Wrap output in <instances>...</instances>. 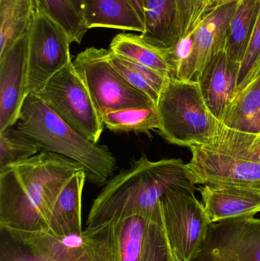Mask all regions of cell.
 Returning <instances> with one entry per match:
<instances>
[{"mask_svg": "<svg viewBox=\"0 0 260 261\" xmlns=\"http://www.w3.org/2000/svg\"><path fill=\"white\" fill-rule=\"evenodd\" d=\"M83 170L79 163L47 151L0 169V230L48 231L58 196Z\"/></svg>", "mask_w": 260, "mask_h": 261, "instance_id": "1", "label": "cell"}, {"mask_svg": "<svg viewBox=\"0 0 260 261\" xmlns=\"http://www.w3.org/2000/svg\"><path fill=\"white\" fill-rule=\"evenodd\" d=\"M195 185L183 160L151 161L142 155L104 185L90 208L86 227L133 216L155 217L163 213L161 199L166 192L175 189L195 193Z\"/></svg>", "mask_w": 260, "mask_h": 261, "instance_id": "2", "label": "cell"}, {"mask_svg": "<svg viewBox=\"0 0 260 261\" xmlns=\"http://www.w3.org/2000/svg\"><path fill=\"white\" fill-rule=\"evenodd\" d=\"M16 127L32 137L41 151L51 152L79 163L87 180L104 186L117 169V161L107 146L84 138L35 94L26 97Z\"/></svg>", "mask_w": 260, "mask_h": 261, "instance_id": "3", "label": "cell"}, {"mask_svg": "<svg viewBox=\"0 0 260 261\" xmlns=\"http://www.w3.org/2000/svg\"><path fill=\"white\" fill-rule=\"evenodd\" d=\"M159 132L175 145H207L213 142L221 123L208 108L199 84L169 77L159 96Z\"/></svg>", "mask_w": 260, "mask_h": 261, "instance_id": "4", "label": "cell"}, {"mask_svg": "<svg viewBox=\"0 0 260 261\" xmlns=\"http://www.w3.org/2000/svg\"><path fill=\"white\" fill-rule=\"evenodd\" d=\"M109 54L106 49L89 47L73 61L99 115L125 109L157 107L149 96L132 87L113 67Z\"/></svg>", "mask_w": 260, "mask_h": 261, "instance_id": "5", "label": "cell"}, {"mask_svg": "<svg viewBox=\"0 0 260 261\" xmlns=\"http://www.w3.org/2000/svg\"><path fill=\"white\" fill-rule=\"evenodd\" d=\"M35 95L73 129L98 144L104 128L102 118L73 61L52 76Z\"/></svg>", "mask_w": 260, "mask_h": 261, "instance_id": "6", "label": "cell"}, {"mask_svg": "<svg viewBox=\"0 0 260 261\" xmlns=\"http://www.w3.org/2000/svg\"><path fill=\"white\" fill-rule=\"evenodd\" d=\"M6 231V230H4ZM15 242L45 261H115L109 223L86 227L77 234L6 231Z\"/></svg>", "mask_w": 260, "mask_h": 261, "instance_id": "7", "label": "cell"}, {"mask_svg": "<svg viewBox=\"0 0 260 261\" xmlns=\"http://www.w3.org/2000/svg\"><path fill=\"white\" fill-rule=\"evenodd\" d=\"M166 232L178 261H192L199 252L209 225L203 202L193 192L172 189L161 199Z\"/></svg>", "mask_w": 260, "mask_h": 261, "instance_id": "8", "label": "cell"}, {"mask_svg": "<svg viewBox=\"0 0 260 261\" xmlns=\"http://www.w3.org/2000/svg\"><path fill=\"white\" fill-rule=\"evenodd\" d=\"M108 223L115 261H178L163 213L155 217L133 216Z\"/></svg>", "mask_w": 260, "mask_h": 261, "instance_id": "9", "label": "cell"}, {"mask_svg": "<svg viewBox=\"0 0 260 261\" xmlns=\"http://www.w3.org/2000/svg\"><path fill=\"white\" fill-rule=\"evenodd\" d=\"M28 35L27 96L38 93L73 61L68 35L45 14L35 10Z\"/></svg>", "mask_w": 260, "mask_h": 261, "instance_id": "10", "label": "cell"}, {"mask_svg": "<svg viewBox=\"0 0 260 261\" xmlns=\"http://www.w3.org/2000/svg\"><path fill=\"white\" fill-rule=\"evenodd\" d=\"M192 261H260V219L244 216L212 222Z\"/></svg>", "mask_w": 260, "mask_h": 261, "instance_id": "11", "label": "cell"}, {"mask_svg": "<svg viewBox=\"0 0 260 261\" xmlns=\"http://www.w3.org/2000/svg\"><path fill=\"white\" fill-rule=\"evenodd\" d=\"M188 164L195 184L232 185L260 192V162L217 151L207 146L190 147Z\"/></svg>", "mask_w": 260, "mask_h": 261, "instance_id": "12", "label": "cell"}, {"mask_svg": "<svg viewBox=\"0 0 260 261\" xmlns=\"http://www.w3.org/2000/svg\"><path fill=\"white\" fill-rule=\"evenodd\" d=\"M28 32L0 57V132L15 126L27 96Z\"/></svg>", "mask_w": 260, "mask_h": 261, "instance_id": "13", "label": "cell"}, {"mask_svg": "<svg viewBox=\"0 0 260 261\" xmlns=\"http://www.w3.org/2000/svg\"><path fill=\"white\" fill-rule=\"evenodd\" d=\"M238 1H215L209 8L195 32L188 81L198 83L212 57L224 50L229 25Z\"/></svg>", "mask_w": 260, "mask_h": 261, "instance_id": "14", "label": "cell"}, {"mask_svg": "<svg viewBox=\"0 0 260 261\" xmlns=\"http://www.w3.org/2000/svg\"><path fill=\"white\" fill-rule=\"evenodd\" d=\"M241 64L230 61L226 52L221 50L212 57L198 81L206 106L221 123L236 94Z\"/></svg>", "mask_w": 260, "mask_h": 261, "instance_id": "15", "label": "cell"}, {"mask_svg": "<svg viewBox=\"0 0 260 261\" xmlns=\"http://www.w3.org/2000/svg\"><path fill=\"white\" fill-rule=\"evenodd\" d=\"M199 191L212 223L260 213V192L256 190L232 185H203Z\"/></svg>", "mask_w": 260, "mask_h": 261, "instance_id": "16", "label": "cell"}, {"mask_svg": "<svg viewBox=\"0 0 260 261\" xmlns=\"http://www.w3.org/2000/svg\"><path fill=\"white\" fill-rule=\"evenodd\" d=\"M221 124L229 129L260 135V63L248 83L237 92Z\"/></svg>", "mask_w": 260, "mask_h": 261, "instance_id": "17", "label": "cell"}, {"mask_svg": "<svg viewBox=\"0 0 260 261\" xmlns=\"http://www.w3.org/2000/svg\"><path fill=\"white\" fill-rule=\"evenodd\" d=\"M87 180L85 170L70 179L61 191L49 221L47 232L54 236L82 232V196Z\"/></svg>", "mask_w": 260, "mask_h": 261, "instance_id": "18", "label": "cell"}, {"mask_svg": "<svg viewBox=\"0 0 260 261\" xmlns=\"http://www.w3.org/2000/svg\"><path fill=\"white\" fill-rule=\"evenodd\" d=\"M86 28L145 32V24L129 0H84Z\"/></svg>", "mask_w": 260, "mask_h": 261, "instance_id": "19", "label": "cell"}, {"mask_svg": "<svg viewBox=\"0 0 260 261\" xmlns=\"http://www.w3.org/2000/svg\"><path fill=\"white\" fill-rule=\"evenodd\" d=\"M260 9V0H238L230 20L224 51L230 61L241 64L245 56Z\"/></svg>", "mask_w": 260, "mask_h": 261, "instance_id": "20", "label": "cell"}, {"mask_svg": "<svg viewBox=\"0 0 260 261\" xmlns=\"http://www.w3.org/2000/svg\"><path fill=\"white\" fill-rule=\"evenodd\" d=\"M35 10V0H0V57L28 32Z\"/></svg>", "mask_w": 260, "mask_h": 261, "instance_id": "21", "label": "cell"}, {"mask_svg": "<svg viewBox=\"0 0 260 261\" xmlns=\"http://www.w3.org/2000/svg\"><path fill=\"white\" fill-rule=\"evenodd\" d=\"M177 15L176 0H145L142 39L154 47L169 48Z\"/></svg>", "mask_w": 260, "mask_h": 261, "instance_id": "22", "label": "cell"}, {"mask_svg": "<svg viewBox=\"0 0 260 261\" xmlns=\"http://www.w3.org/2000/svg\"><path fill=\"white\" fill-rule=\"evenodd\" d=\"M36 11L42 12L61 26L70 43L80 44L88 29L85 24L84 0H35Z\"/></svg>", "mask_w": 260, "mask_h": 261, "instance_id": "23", "label": "cell"}, {"mask_svg": "<svg viewBox=\"0 0 260 261\" xmlns=\"http://www.w3.org/2000/svg\"><path fill=\"white\" fill-rule=\"evenodd\" d=\"M163 49L154 47L132 33H119L109 46L111 53L154 69L169 77V68L163 55Z\"/></svg>", "mask_w": 260, "mask_h": 261, "instance_id": "24", "label": "cell"}, {"mask_svg": "<svg viewBox=\"0 0 260 261\" xmlns=\"http://www.w3.org/2000/svg\"><path fill=\"white\" fill-rule=\"evenodd\" d=\"M109 60L113 67L132 87L149 96L157 106L159 96L169 76L111 51Z\"/></svg>", "mask_w": 260, "mask_h": 261, "instance_id": "25", "label": "cell"}, {"mask_svg": "<svg viewBox=\"0 0 260 261\" xmlns=\"http://www.w3.org/2000/svg\"><path fill=\"white\" fill-rule=\"evenodd\" d=\"M102 118L104 126L111 132H148L160 128L157 107L125 109L106 113Z\"/></svg>", "mask_w": 260, "mask_h": 261, "instance_id": "26", "label": "cell"}, {"mask_svg": "<svg viewBox=\"0 0 260 261\" xmlns=\"http://www.w3.org/2000/svg\"><path fill=\"white\" fill-rule=\"evenodd\" d=\"M204 146L242 159L260 162V135L229 129L222 124L213 142Z\"/></svg>", "mask_w": 260, "mask_h": 261, "instance_id": "27", "label": "cell"}, {"mask_svg": "<svg viewBox=\"0 0 260 261\" xmlns=\"http://www.w3.org/2000/svg\"><path fill=\"white\" fill-rule=\"evenodd\" d=\"M40 152L38 143L17 127L0 132V169L25 161Z\"/></svg>", "mask_w": 260, "mask_h": 261, "instance_id": "28", "label": "cell"}, {"mask_svg": "<svg viewBox=\"0 0 260 261\" xmlns=\"http://www.w3.org/2000/svg\"><path fill=\"white\" fill-rule=\"evenodd\" d=\"M260 63V9L254 29L247 47L245 56L241 63L238 77V90L242 89L248 83Z\"/></svg>", "mask_w": 260, "mask_h": 261, "instance_id": "29", "label": "cell"}, {"mask_svg": "<svg viewBox=\"0 0 260 261\" xmlns=\"http://www.w3.org/2000/svg\"><path fill=\"white\" fill-rule=\"evenodd\" d=\"M0 233V261H45L29 252L4 230Z\"/></svg>", "mask_w": 260, "mask_h": 261, "instance_id": "30", "label": "cell"}, {"mask_svg": "<svg viewBox=\"0 0 260 261\" xmlns=\"http://www.w3.org/2000/svg\"><path fill=\"white\" fill-rule=\"evenodd\" d=\"M135 12L145 24V0H129Z\"/></svg>", "mask_w": 260, "mask_h": 261, "instance_id": "31", "label": "cell"}, {"mask_svg": "<svg viewBox=\"0 0 260 261\" xmlns=\"http://www.w3.org/2000/svg\"><path fill=\"white\" fill-rule=\"evenodd\" d=\"M198 3L200 4L204 5V6H207V5L211 4V3H213V0H196Z\"/></svg>", "mask_w": 260, "mask_h": 261, "instance_id": "32", "label": "cell"}, {"mask_svg": "<svg viewBox=\"0 0 260 261\" xmlns=\"http://www.w3.org/2000/svg\"><path fill=\"white\" fill-rule=\"evenodd\" d=\"M213 1H227V0H213Z\"/></svg>", "mask_w": 260, "mask_h": 261, "instance_id": "33", "label": "cell"}]
</instances>
